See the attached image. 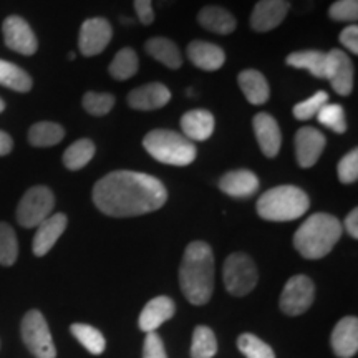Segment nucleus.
<instances>
[{"instance_id": "1", "label": "nucleus", "mask_w": 358, "mask_h": 358, "mask_svg": "<svg viewBox=\"0 0 358 358\" xmlns=\"http://www.w3.org/2000/svg\"><path fill=\"white\" fill-rule=\"evenodd\" d=\"M168 201L159 179L136 171H113L93 187V203L111 217H133L158 211Z\"/></svg>"}, {"instance_id": "2", "label": "nucleus", "mask_w": 358, "mask_h": 358, "mask_svg": "<svg viewBox=\"0 0 358 358\" xmlns=\"http://www.w3.org/2000/svg\"><path fill=\"white\" fill-rule=\"evenodd\" d=\"M179 285L192 306H204L214 292V256L211 245L196 241L185 250L179 267Z\"/></svg>"}, {"instance_id": "3", "label": "nucleus", "mask_w": 358, "mask_h": 358, "mask_svg": "<svg viewBox=\"0 0 358 358\" xmlns=\"http://www.w3.org/2000/svg\"><path fill=\"white\" fill-rule=\"evenodd\" d=\"M342 237V224L332 214L317 213L299 227L294 236V245L302 257L315 259L325 257L335 248Z\"/></svg>"}, {"instance_id": "4", "label": "nucleus", "mask_w": 358, "mask_h": 358, "mask_svg": "<svg viewBox=\"0 0 358 358\" xmlns=\"http://www.w3.org/2000/svg\"><path fill=\"white\" fill-rule=\"evenodd\" d=\"M310 208L307 192L297 186H277L264 192L257 201V214L266 221L287 222L303 216Z\"/></svg>"}, {"instance_id": "5", "label": "nucleus", "mask_w": 358, "mask_h": 358, "mask_svg": "<svg viewBox=\"0 0 358 358\" xmlns=\"http://www.w3.org/2000/svg\"><path fill=\"white\" fill-rule=\"evenodd\" d=\"M145 150L163 164L171 166H187L196 159L194 143L187 140L185 134L169 129H153L143 140Z\"/></svg>"}, {"instance_id": "6", "label": "nucleus", "mask_w": 358, "mask_h": 358, "mask_svg": "<svg viewBox=\"0 0 358 358\" xmlns=\"http://www.w3.org/2000/svg\"><path fill=\"white\" fill-rule=\"evenodd\" d=\"M224 284L227 292L243 297L256 289L259 272L256 264L244 252H234L224 262Z\"/></svg>"}, {"instance_id": "7", "label": "nucleus", "mask_w": 358, "mask_h": 358, "mask_svg": "<svg viewBox=\"0 0 358 358\" xmlns=\"http://www.w3.org/2000/svg\"><path fill=\"white\" fill-rule=\"evenodd\" d=\"M22 338L30 353L37 358H55L57 348L53 343L50 329L42 312L30 310L22 320Z\"/></svg>"}, {"instance_id": "8", "label": "nucleus", "mask_w": 358, "mask_h": 358, "mask_svg": "<svg viewBox=\"0 0 358 358\" xmlns=\"http://www.w3.org/2000/svg\"><path fill=\"white\" fill-rule=\"evenodd\" d=\"M53 206H55V196L45 186H34L25 192L17 208V221L20 226L37 227L45 219L52 216Z\"/></svg>"}, {"instance_id": "9", "label": "nucleus", "mask_w": 358, "mask_h": 358, "mask_svg": "<svg viewBox=\"0 0 358 358\" xmlns=\"http://www.w3.org/2000/svg\"><path fill=\"white\" fill-rule=\"evenodd\" d=\"M315 297V285L310 277L294 275L290 277L280 294V310L287 315H301L312 307Z\"/></svg>"}, {"instance_id": "10", "label": "nucleus", "mask_w": 358, "mask_h": 358, "mask_svg": "<svg viewBox=\"0 0 358 358\" xmlns=\"http://www.w3.org/2000/svg\"><path fill=\"white\" fill-rule=\"evenodd\" d=\"M325 78L338 95L348 96L353 90V65L350 57L340 48L325 53Z\"/></svg>"}, {"instance_id": "11", "label": "nucleus", "mask_w": 358, "mask_h": 358, "mask_svg": "<svg viewBox=\"0 0 358 358\" xmlns=\"http://www.w3.org/2000/svg\"><path fill=\"white\" fill-rule=\"evenodd\" d=\"M111 37H113V29L106 19L95 17V19L85 20L78 37L80 52L85 57H95L105 50Z\"/></svg>"}, {"instance_id": "12", "label": "nucleus", "mask_w": 358, "mask_h": 358, "mask_svg": "<svg viewBox=\"0 0 358 358\" xmlns=\"http://www.w3.org/2000/svg\"><path fill=\"white\" fill-rule=\"evenodd\" d=\"M3 40L10 50L20 55H34L38 48L37 37L30 25L19 15H10L3 20L2 25Z\"/></svg>"}, {"instance_id": "13", "label": "nucleus", "mask_w": 358, "mask_h": 358, "mask_svg": "<svg viewBox=\"0 0 358 358\" xmlns=\"http://www.w3.org/2000/svg\"><path fill=\"white\" fill-rule=\"evenodd\" d=\"M295 158L301 168H312L324 153L327 140L317 128L303 127L295 133Z\"/></svg>"}, {"instance_id": "14", "label": "nucleus", "mask_w": 358, "mask_h": 358, "mask_svg": "<svg viewBox=\"0 0 358 358\" xmlns=\"http://www.w3.org/2000/svg\"><path fill=\"white\" fill-rule=\"evenodd\" d=\"M289 8L287 0H259L250 13V27L256 32H271L285 20Z\"/></svg>"}, {"instance_id": "15", "label": "nucleus", "mask_w": 358, "mask_h": 358, "mask_svg": "<svg viewBox=\"0 0 358 358\" xmlns=\"http://www.w3.org/2000/svg\"><path fill=\"white\" fill-rule=\"evenodd\" d=\"M66 224H69V219H66L65 214L58 213L47 217L40 226H37V232H35L32 244L35 256L43 257L45 254L50 252V249L65 232Z\"/></svg>"}, {"instance_id": "16", "label": "nucleus", "mask_w": 358, "mask_h": 358, "mask_svg": "<svg viewBox=\"0 0 358 358\" xmlns=\"http://www.w3.org/2000/svg\"><path fill=\"white\" fill-rule=\"evenodd\" d=\"M252 124L262 153L267 158H275L282 146V133L274 116L268 113H259L254 116Z\"/></svg>"}, {"instance_id": "17", "label": "nucleus", "mask_w": 358, "mask_h": 358, "mask_svg": "<svg viewBox=\"0 0 358 358\" xmlns=\"http://www.w3.org/2000/svg\"><path fill=\"white\" fill-rule=\"evenodd\" d=\"M174 312H176V306H174L173 299L166 297V295H159V297L151 299L146 303L140 313L138 325L146 334L156 332V329H159L164 322L173 319Z\"/></svg>"}, {"instance_id": "18", "label": "nucleus", "mask_w": 358, "mask_h": 358, "mask_svg": "<svg viewBox=\"0 0 358 358\" xmlns=\"http://www.w3.org/2000/svg\"><path fill=\"white\" fill-rule=\"evenodd\" d=\"M171 100V93L163 83H148L134 88L128 95L129 106L134 110L151 111L166 106Z\"/></svg>"}, {"instance_id": "19", "label": "nucleus", "mask_w": 358, "mask_h": 358, "mask_svg": "<svg viewBox=\"0 0 358 358\" xmlns=\"http://www.w3.org/2000/svg\"><path fill=\"white\" fill-rule=\"evenodd\" d=\"M219 189L231 198H250L259 191V178L249 169H236L224 174L219 181Z\"/></svg>"}, {"instance_id": "20", "label": "nucleus", "mask_w": 358, "mask_h": 358, "mask_svg": "<svg viewBox=\"0 0 358 358\" xmlns=\"http://www.w3.org/2000/svg\"><path fill=\"white\" fill-rule=\"evenodd\" d=\"M332 348L340 358H352L358 352L357 317H343L332 332Z\"/></svg>"}, {"instance_id": "21", "label": "nucleus", "mask_w": 358, "mask_h": 358, "mask_svg": "<svg viewBox=\"0 0 358 358\" xmlns=\"http://www.w3.org/2000/svg\"><path fill=\"white\" fill-rule=\"evenodd\" d=\"M187 57L198 69L206 71H216L226 62V55L221 47L203 42V40H194L187 45Z\"/></svg>"}, {"instance_id": "22", "label": "nucleus", "mask_w": 358, "mask_h": 358, "mask_svg": "<svg viewBox=\"0 0 358 358\" xmlns=\"http://www.w3.org/2000/svg\"><path fill=\"white\" fill-rule=\"evenodd\" d=\"M214 116L208 110H192L182 115L181 128L187 140L206 141L214 133Z\"/></svg>"}, {"instance_id": "23", "label": "nucleus", "mask_w": 358, "mask_h": 358, "mask_svg": "<svg viewBox=\"0 0 358 358\" xmlns=\"http://www.w3.org/2000/svg\"><path fill=\"white\" fill-rule=\"evenodd\" d=\"M198 22L203 29L213 34L229 35L236 30V17L229 10L219 6L203 7L198 13Z\"/></svg>"}, {"instance_id": "24", "label": "nucleus", "mask_w": 358, "mask_h": 358, "mask_svg": "<svg viewBox=\"0 0 358 358\" xmlns=\"http://www.w3.org/2000/svg\"><path fill=\"white\" fill-rule=\"evenodd\" d=\"M239 88L243 90L244 96L248 98L249 103L252 105H264L271 96V90L268 83L261 71L257 70H244L239 73L237 78Z\"/></svg>"}, {"instance_id": "25", "label": "nucleus", "mask_w": 358, "mask_h": 358, "mask_svg": "<svg viewBox=\"0 0 358 358\" xmlns=\"http://www.w3.org/2000/svg\"><path fill=\"white\" fill-rule=\"evenodd\" d=\"M148 55H151L155 60L161 62L163 65H166L168 69L176 70L182 65L181 53H179V48L176 43L171 42L169 38L164 37H155L150 38L145 45Z\"/></svg>"}, {"instance_id": "26", "label": "nucleus", "mask_w": 358, "mask_h": 358, "mask_svg": "<svg viewBox=\"0 0 358 358\" xmlns=\"http://www.w3.org/2000/svg\"><path fill=\"white\" fill-rule=\"evenodd\" d=\"M287 65L294 69H306L313 77L325 78V53L319 50L294 52L287 57Z\"/></svg>"}, {"instance_id": "27", "label": "nucleus", "mask_w": 358, "mask_h": 358, "mask_svg": "<svg viewBox=\"0 0 358 358\" xmlns=\"http://www.w3.org/2000/svg\"><path fill=\"white\" fill-rule=\"evenodd\" d=\"M96 148L93 145L92 140H83L75 141L73 145L66 148V151L64 153V164L70 171H78L87 166V164L92 161L93 156H95Z\"/></svg>"}, {"instance_id": "28", "label": "nucleus", "mask_w": 358, "mask_h": 358, "mask_svg": "<svg viewBox=\"0 0 358 358\" xmlns=\"http://www.w3.org/2000/svg\"><path fill=\"white\" fill-rule=\"evenodd\" d=\"M65 129L57 123L50 122H42L34 124L29 131V141L32 146L37 148H48L55 146L64 140Z\"/></svg>"}, {"instance_id": "29", "label": "nucleus", "mask_w": 358, "mask_h": 358, "mask_svg": "<svg viewBox=\"0 0 358 358\" xmlns=\"http://www.w3.org/2000/svg\"><path fill=\"white\" fill-rule=\"evenodd\" d=\"M0 85L15 90V92L27 93L32 88V78L20 66L10 64V62L0 60Z\"/></svg>"}, {"instance_id": "30", "label": "nucleus", "mask_w": 358, "mask_h": 358, "mask_svg": "<svg viewBox=\"0 0 358 358\" xmlns=\"http://www.w3.org/2000/svg\"><path fill=\"white\" fill-rule=\"evenodd\" d=\"M70 332L92 355H101L105 352V337L95 327L87 324H73L70 327Z\"/></svg>"}, {"instance_id": "31", "label": "nucleus", "mask_w": 358, "mask_h": 358, "mask_svg": "<svg viewBox=\"0 0 358 358\" xmlns=\"http://www.w3.org/2000/svg\"><path fill=\"white\" fill-rule=\"evenodd\" d=\"M138 66H140V62H138L136 52H134L133 48L127 47L116 53V57L113 58V62H111L108 70L111 77L123 82V80H128L131 78L133 75H136Z\"/></svg>"}, {"instance_id": "32", "label": "nucleus", "mask_w": 358, "mask_h": 358, "mask_svg": "<svg viewBox=\"0 0 358 358\" xmlns=\"http://www.w3.org/2000/svg\"><path fill=\"white\" fill-rule=\"evenodd\" d=\"M217 353L216 335L209 327H196L191 342V357L192 358H213Z\"/></svg>"}, {"instance_id": "33", "label": "nucleus", "mask_w": 358, "mask_h": 358, "mask_svg": "<svg viewBox=\"0 0 358 358\" xmlns=\"http://www.w3.org/2000/svg\"><path fill=\"white\" fill-rule=\"evenodd\" d=\"M19 257L15 231L7 222H0V266L10 267Z\"/></svg>"}, {"instance_id": "34", "label": "nucleus", "mask_w": 358, "mask_h": 358, "mask_svg": "<svg viewBox=\"0 0 358 358\" xmlns=\"http://www.w3.org/2000/svg\"><path fill=\"white\" fill-rule=\"evenodd\" d=\"M237 347L245 358H275L274 350L252 334L241 335L237 338Z\"/></svg>"}, {"instance_id": "35", "label": "nucleus", "mask_w": 358, "mask_h": 358, "mask_svg": "<svg viewBox=\"0 0 358 358\" xmlns=\"http://www.w3.org/2000/svg\"><path fill=\"white\" fill-rule=\"evenodd\" d=\"M320 124H324L332 131L342 134L347 131V118L345 111L337 103H327V105L322 106V110L317 115Z\"/></svg>"}, {"instance_id": "36", "label": "nucleus", "mask_w": 358, "mask_h": 358, "mask_svg": "<svg viewBox=\"0 0 358 358\" xmlns=\"http://www.w3.org/2000/svg\"><path fill=\"white\" fill-rule=\"evenodd\" d=\"M329 103V93L327 92H317L315 95H312L307 100L294 106V116L299 122H307V120H312L313 116L319 115L322 106Z\"/></svg>"}, {"instance_id": "37", "label": "nucleus", "mask_w": 358, "mask_h": 358, "mask_svg": "<svg viewBox=\"0 0 358 358\" xmlns=\"http://www.w3.org/2000/svg\"><path fill=\"white\" fill-rule=\"evenodd\" d=\"M115 106V96L110 93L88 92L83 96V108L93 116H103L110 113Z\"/></svg>"}, {"instance_id": "38", "label": "nucleus", "mask_w": 358, "mask_h": 358, "mask_svg": "<svg viewBox=\"0 0 358 358\" xmlns=\"http://www.w3.org/2000/svg\"><path fill=\"white\" fill-rule=\"evenodd\" d=\"M329 17L335 22H357L358 0H337L330 6Z\"/></svg>"}, {"instance_id": "39", "label": "nucleus", "mask_w": 358, "mask_h": 358, "mask_svg": "<svg viewBox=\"0 0 358 358\" xmlns=\"http://www.w3.org/2000/svg\"><path fill=\"white\" fill-rule=\"evenodd\" d=\"M338 179L343 185H352L358 179V151L352 150L340 159L337 166Z\"/></svg>"}, {"instance_id": "40", "label": "nucleus", "mask_w": 358, "mask_h": 358, "mask_svg": "<svg viewBox=\"0 0 358 358\" xmlns=\"http://www.w3.org/2000/svg\"><path fill=\"white\" fill-rule=\"evenodd\" d=\"M143 358H168L163 340L156 332L146 334L145 345H143Z\"/></svg>"}, {"instance_id": "41", "label": "nucleus", "mask_w": 358, "mask_h": 358, "mask_svg": "<svg viewBox=\"0 0 358 358\" xmlns=\"http://www.w3.org/2000/svg\"><path fill=\"white\" fill-rule=\"evenodd\" d=\"M340 42L345 48H348L353 55H357L358 53V27L353 24V25H348L345 29L342 30V34H340Z\"/></svg>"}, {"instance_id": "42", "label": "nucleus", "mask_w": 358, "mask_h": 358, "mask_svg": "<svg viewBox=\"0 0 358 358\" xmlns=\"http://www.w3.org/2000/svg\"><path fill=\"white\" fill-rule=\"evenodd\" d=\"M134 10L143 25H151L155 22V12L151 0H134Z\"/></svg>"}, {"instance_id": "43", "label": "nucleus", "mask_w": 358, "mask_h": 358, "mask_svg": "<svg viewBox=\"0 0 358 358\" xmlns=\"http://www.w3.org/2000/svg\"><path fill=\"white\" fill-rule=\"evenodd\" d=\"M345 229L353 239H358V209H352L345 219Z\"/></svg>"}, {"instance_id": "44", "label": "nucleus", "mask_w": 358, "mask_h": 358, "mask_svg": "<svg viewBox=\"0 0 358 358\" xmlns=\"http://www.w3.org/2000/svg\"><path fill=\"white\" fill-rule=\"evenodd\" d=\"M13 141L6 131H0V156H6L12 151Z\"/></svg>"}, {"instance_id": "45", "label": "nucleus", "mask_w": 358, "mask_h": 358, "mask_svg": "<svg viewBox=\"0 0 358 358\" xmlns=\"http://www.w3.org/2000/svg\"><path fill=\"white\" fill-rule=\"evenodd\" d=\"M3 110H6V103H3L2 98H0V113H2Z\"/></svg>"}]
</instances>
